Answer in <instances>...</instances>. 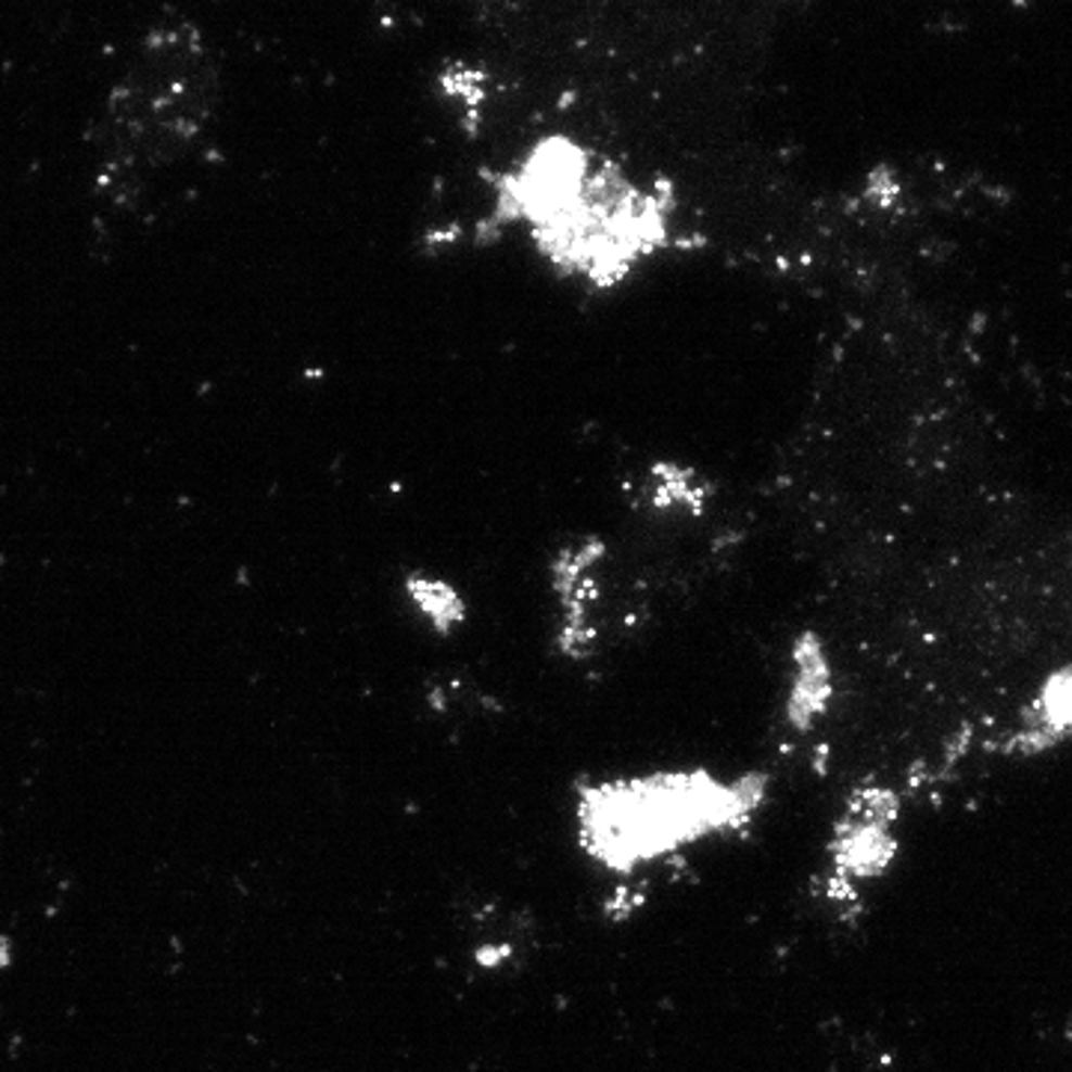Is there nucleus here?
I'll list each match as a JSON object with an SVG mask.
<instances>
[{"mask_svg": "<svg viewBox=\"0 0 1072 1072\" xmlns=\"http://www.w3.org/2000/svg\"><path fill=\"white\" fill-rule=\"evenodd\" d=\"M769 799L766 771L724 778L706 766H671L608 775L575 787L572 831L594 867L631 879L700 843L742 838L757 826Z\"/></svg>", "mask_w": 1072, "mask_h": 1072, "instance_id": "obj_1", "label": "nucleus"}, {"mask_svg": "<svg viewBox=\"0 0 1072 1072\" xmlns=\"http://www.w3.org/2000/svg\"><path fill=\"white\" fill-rule=\"evenodd\" d=\"M498 218L527 224L539 254L566 275L611 286L665 239V209L617 167L570 138H546L498 186Z\"/></svg>", "mask_w": 1072, "mask_h": 1072, "instance_id": "obj_2", "label": "nucleus"}, {"mask_svg": "<svg viewBox=\"0 0 1072 1072\" xmlns=\"http://www.w3.org/2000/svg\"><path fill=\"white\" fill-rule=\"evenodd\" d=\"M215 119V75L197 27L152 30L135 69L107 95L93 188L111 209L140 212L200 162Z\"/></svg>", "mask_w": 1072, "mask_h": 1072, "instance_id": "obj_3", "label": "nucleus"}, {"mask_svg": "<svg viewBox=\"0 0 1072 1072\" xmlns=\"http://www.w3.org/2000/svg\"><path fill=\"white\" fill-rule=\"evenodd\" d=\"M899 795L888 783H862L846 795L826 843L828 897L834 903L855 899L864 885L891 873L899 855Z\"/></svg>", "mask_w": 1072, "mask_h": 1072, "instance_id": "obj_4", "label": "nucleus"}, {"mask_svg": "<svg viewBox=\"0 0 1072 1072\" xmlns=\"http://www.w3.org/2000/svg\"><path fill=\"white\" fill-rule=\"evenodd\" d=\"M1072 742V665L1055 667L1031 694L1016 724L1001 736L998 754L1034 760Z\"/></svg>", "mask_w": 1072, "mask_h": 1072, "instance_id": "obj_5", "label": "nucleus"}, {"mask_svg": "<svg viewBox=\"0 0 1072 1072\" xmlns=\"http://www.w3.org/2000/svg\"><path fill=\"white\" fill-rule=\"evenodd\" d=\"M838 694V674L828 643L816 631L795 635L783 686L781 715L795 736L814 733L826 722Z\"/></svg>", "mask_w": 1072, "mask_h": 1072, "instance_id": "obj_6", "label": "nucleus"}, {"mask_svg": "<svg viewBox=\"0 0 1072 1072\" xmlns=\"http://www.w3.org/2000/svg\"><path fill=\"white\" fill-rule=\"evenodd\" d=\"M605 558L599 539H582L578 546L563 548L554 560L551 582L560 602L558 647L566 659H587L594 653L596 635L590 629V605L596 599L594 570Z\"/></svg>", "mask_w": 1072, "mask_h": 1072, "instance_id": "obj_7", "label": "nucleus"}, {"mask_svg": "<svg viewBox=\"0 0 1072 1072\" xmlns=\"http://www.w3.org/2000/svg\"><path fill=\"white\" fill-rule=\"evenodd\" d=\"M403 596L438 638H450L468 623V602L454 582L426 570H411L403 578Z\"/></svg>", "mask_w": 1072, "mask_h": 1072, "instance_id": "obj_8", "label": "nucleus"}, {"mask_svg": "<svg viewBox=\"0 0 1072 1072\" xmlns=\"http://www.w3.org/2000/svg\"><path fill=\"white\" fill-rule=\"evenodd\" d=\"M653 503L655 507H676L688 513H700L706 501V489L700 486L694 474H688L676 465H659L653 471Z\"/></svg>", "mask_w": 1072, "mask_h": 1072, "instance_id": "obj_9", "label": "nucleus"}]
</instances>
